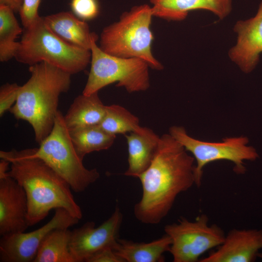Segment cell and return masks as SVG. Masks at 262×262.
Wrapping results in <instances>:
<instances>
[{
  "mask_svg": "<svg viewBox=\"0 0 262 262\" xmlns=\"http://www.w3.org/2000/svg\"><path fill=\"white\" fill-rule=\"evenodd\" d=\"M20 86L16 83H6L0 88V116H2L16 103Z\"/></svg>",
  "mask_w": 262,
  "mask_h": 262,
  "instance_id": "25",
  "label": "cell"
},
{
  "mask_svg": "<svg viewBox=\"0 0 262 262\" xmlns=\"http://www.w3.org/2000/svg\"><path fill=\"white\" fill-rule=\"evenodd\" d=\"M36 148L0 151V159L10 163L7 176L24 189L28 199V221L34 226L52 209L63 208L81 219L82 210L76 203L68 183L35 154Z\"/></svg>",
  "mask_w": 262,
  "mask_h": 262,
  "instance_id": "2",
  "label": "cell"
},
{
  "mask_svg": "<svg viewBox=\"0 0 262 262\" xmlns=\"http://www.w3.org/2000/svg\"><path fill=\"white\" fill-rule=\"evenodd\" d=\"M153 16L167 20L184 19L189 12L195 10L211 11L222 19L232 9V0H150Z\"/></svg>",
  "mask_w": 262,
  "mask_h": 262,
  "instance_id": "15",
  "label": "cell"
},
{
  "mask_svg": "<svg viewBox=\"0 0 262 262\" xmlns=\"http://www.w3.org/2000/svg\"><path fill=\"white\" fill-rule=\"evenodd\" d=\"M187 151L169 133L160 137L151 164L137 177L142 185V195L134 206L133 213L141 223H160L179 195L195 184V160Z\"/></svg>",
  "mask_w": 262,
  "mask_h": 262,
  "instance_id": "1",
  "label": "cell"
},
{
  "mask_svg": "<svg viewBox=\"0 0 262 262\" xmlns=\"http://www.w3.org/2000/svg\"><path fill=\"white\" fill-rule=\"evenodd\" d=\"M28 203L23 188L7 176L0 179V235L24 232L29 227Z\"/></svg>",
  "mask_w": 262,
  "mask_h": 262,
  "instance_id": "12",
  "label": "cell"
},
{
  "mask_svg": "<svg viewBox=\"0 0 262 262\" xmlns=\"http://www.w3.org/2000/svg\"><path fill=\"white\" fill-rule=\"evenodd\" d=\"M16 52L17 61L30 66L45 62L70 74L83 70L91 61V51L70 44L55 34L39 16L25 28Z\"/></svg>",
  "mask_w": 262,
  "mask_h": 262,
  "instance_id": "5",
  "label": "cell"
},
{
  "mask_svg": "<svg viewBox=\"0 0 262 262\" xmlns=\"http://www.w3.org/2000/svg\"><path fill=\"white\" fill-rule=\"evenodd\" d=\"M123 214L116 206L110 217L98 227L88 221L70 232L69 249L75 262H87L95 253L106 248H115L117 243Z\"/></svg>",
  "mask_w": 262,
  "mask_h": 262,
  "instance_id": "11",
  "label": "cell"
},
{
  "mask_svg": "<svg viewBox=\"0 0 262 262\" xmlns=\"http://www.w3.org/2000/svg\"><path fill=\"white\" fill-rule=\"evenodd\" d=\"M39 145V147L36 148L35 155L62 177L75 192L85 191L99 178L96 168L89 169L84 166L60 111L52 131Z\"/></svg>",
  "mask_w": 262,
  "mask_h": 262,
  "instance_id": "6",
  "label": "cell"
},
{
  "mask_svg": "<svg viewBox=\"0 0 262 262\" xmlns=\"http://www.w3.org/2000/svg\"><path fill=\"white\" fill-rule=\"evenodd\" d=\"M23 0H0V5L9 7L14 12H19Z\"/></svg>",
  "mask_w": 262,
  "mask_h": 262,
  "instance_id": "28",
  "label": "cell"
},
{
  "mask_svg": "<svg viewBox=\"0 0 262 262\" xmlns=\"http://www.w3.org/2000/svg\"><path fill=\"white\" fill-rule=\"evenodd\" d=\"M171 244L166 234L148 243L118 238L114 250L124 262H163L164 253L169 252Z\"/></svg>",
  "mask_w": 262,
  "mask_h": 262,
  "instance_id": "18",
  "label": "cell"
},
{
  "mask_svg": "<svg viewBox=\"0 0 262 262\" xmlns=\"http://www.w3.org/2000/svg\"><path fill=\"white\" fill-rule=\"evenodd\" d=\"M41 0H23L19 11L24 28L30 26L39 16L38 9Z\"/></svg>",
  "mask_w": 262,
  "mask_h": 262,
  "instance_id": "26",
  "label": "cell"
},
{
  "mask_svg": "<svg viewBox=\"0 0 262 262\" xmlns=\"http://www.w3.org/2000/svg\"><path fill=\"white\" fill-rule=\"evenodd\" d=\"M97 39L98 36L93 33L91 68L83 94L98 92L114 82L130 93L145 91L149 87V66L147 62L137 58H125L108 54L97 45Z\"/></svg>",
  "mask_w": 262,
  "mask_h": 262,
  "instance_id": "7",
  "label": "cell"
},
{
  "mask_svg": "<svg viewBox=\"0 0 262 262\" xmlns=\"http://www.w3.org/2000/svg\"><path fill=\"white\" fill-rule=\"evenodd\" d=\"M14 12L8 7L0 5V61L6 62L15 57L19 45L16 42L22 33Z\"/></svg>",
  "mask_w": 262,
  "mask_h": 262,
  "instance_id": "22",
  "label": "cell"
},
{
  "mask_svg": "<svg viewBox=\"0 0 262 262\" xmlns=\"http://www.w3.org/2000/svg\"><path fill=\"white\" fill-rule=\"evenodd\" d=\"M209 220L202 213L194 221L181 217L178 222L164 226L171 240L169 252L174 262H199L204 253L222 244L225 233L217 225H210Z\"/></svg>",
  "mask_w": 262,
  "mask_h": 262,
  "instance_id": "9",
  "label": "cell"
},
{
  "mask_svg": "<svg viewBox=\"0 0 262 262\" xmlns=\"http://www.w3.org/2000/svg\"><path fill=\"white\" fill-rule=\"evenodd\" d=\"M169 133L194 157L196 162L195 181L197 187L201 184L204 167L210 163L219 160L230 161L234 164V171L243 174L246 171L244 161H255L259 157L256 149L247 146L248 139L246 137L225 138L221 142L203 141L190 136L184 128L177 126L171 127Z\"/></svg>",
  "mask_w": 262,
  "mask_h": 262,
  "instance_id": "8",
  "label": "cell"
},
{
  "mask_svg": "<svg viewBox=\"0 0 262 262\" xmlns=\"http://www.w3.org/2000/svg\"><path fill=\"white\" fill-rule=\"evenodd\" d=\"M124 136L128 146L129 164L124 175L137 178L151 164L160 137L147 127H143L139 132H131Z\"/></svg>",
  "mask_w": 262,
  "mask_h": 262,
  "instance_id": "16",
  "label": "cell"
},
{
  "mask_svg": "<svg viewBox=\"0 0 262 262\" xmlns=\"http://www.w3.org/2000/svg\"><path fill=\"white\" fill-rule=\"evenodd\" d=\"M99 125L105 131L114 135L139 132L143 128L139 125L137 116L117 104L106 106L105 115Z\"/></svg>",
  "mask_w": 262,
  "mask_h": 262,
  "instance_id": "23",
  "label": "cell"
},
{
  "mask_svg": "<svg viewBox=\"0 0 262 262\" xmlns=\"http://www.w3.org/2000/svg\"><path fill=\"white\" fill-rule=\"evenodd\" d=\"M71 140L81 159L87 154L109 149L116 135L109 133L99 125L85 126L69 130Z\"/></svg>",
  "mask_w": 262,
  "mask_h": 262,
  "instance_id": "20",
  "label": "cell"
},
{
  "mask_svg": "<svg viewBox=\"0 0 262 262\" xmlns=\"http://www.w3.org/2000/svg\"><path fill=\"white\" fill-rule=\"evenodd\" d=\"M79 220L65 209L57 208L48 223L34 231L1 236L0 262H33L41 244L51 231L69 229Z\"/></svg>",
  "mask_w": 262,
  "mask_h": 262,
  "instance_id": "10",
  "label": "cell"
},
{
  "mask_svg": "<svg viewBox=\"0 0 262 262\" xmlns=\"http://www.w3.org/2000/svg\"><path fill=\"white\" fill-rule=\"evenodd\" d=\"M29 71L30 78L20 86L9 111L31 124L40 144L52 130L59 97L69 90L71 74L45 62L30 66Z\"/></svg>",
  "mask_w": 262,
  "mask_h": 262,
  "instance_id": "3",
  "label": "cell"
},
{
  "mask_svg": "<svg viewBox=\"0 0 262 262\" xmlns=\"http://www.w3.org/2000/svg\"><path fill=\"white\" fill-rule=\"evenodd\" d=\"M71 7L77 16L84 20L95 18L99 12L97 0H72Z\"/></svg>",
  "mask_w": 262,
  "mask_h": 262,
  "instance_id": "24",
  "label": "cell"
},
{
  "mask_svg": "<svg viewBox=\"0 0 262 262\" xmlns=\"http://www.w3.org/2000/svg\"><path fill=\"white\" fill-rule=\"evenodd\" d=\"M258 257L261 258L262 259V254L260 253V252L258 254Z\"/></svg>",
  "mask_w": 262,
  "mask_h": 262,
  "instance_id": "30",
  "label": "cell"
},
{
  "mask_svg": "<svg viewBox=\"0 0 262 262\" xmlns=\"http://www.w3.org/2000/svg\"><path fill=\"white\" fill-rule=\"evenodd\" d=\"M87 262H124L112 248H106L93 255Z\"/></svg>",
  "mask_w": 262,
  "mask_h": 262,
  "instance_id": "27",
  "label": "cell"
},
{
  "mask_svg": "<svg viewBox=\"0 0 262 262\" xmlns=\"http://www.w3.org/2000/svg\"><path fill=\"white\" fill-rule=\"evenodd\" d=\"M153 16L151 7L143 4L132 7L122 14L119 20L104 28L100 34V49L116 57L137 58L156 70L163 65L153 56L150 30Z\"/></svg>",
  "mask_w": 262,
  "mask_h": 262,
  "instance_id": "4",
  "label": "cell"
},
{
  "mask_svg": "<svg viewBox=\"0 0 262 262\" xmlns=\"http://www.w3.org/2000/svg\"><path fill=\"white\" fill-rule=\"evenodd\" d=\"M71 230L57 229L45 238L33 262H75L69 249Z\"/></svg>",
  "mask_w": 262,
  "mask_h": 262,
  "instance_id": "21",
  "label": "cell"
},
{
  "mask_svg": "<svg viewBox=\"0 0 262 262\" xmlns=\"http://www.w3.org/2000/svg\"><path fill=\"white\" fill-rule=\"evenodd\" d=\"M10 163L9 161L0 159V179L7 176L9 166Z\"/></svg>",
  "mask_w": 262,
  "mask_h": 262,
  "instance_id": "29",
  "label": "cell"
},
{
  "mask_svg": "<svg viewBox=\"0 0 262 262\" xmlns=\"http://www.w3.org/2000/svg\"><path fill=\"white\" fill-rule=\"evenodd\" d=\"M104 105L98 92L77 97L70 105L64 120L68 130L99 125L105 114Z\"/></svg>",
  "mask_w": 262,
  "mask_h": 262,
  "instance_id": "19",
  "label": "cell"
},
{
  "mask_svg": "<svg viewBox=\"0 0 262 262\" xmlns=\"http://www.w3.org/2000/svg\"><path fill=\"white\" fill-rule=\"evenodd\" d=\"M262 249V229H233L222 244L200 262H253Z\"/></svg>",
  "mask_w": 262,
  "mask_h": 262,
  "instance_id": "14",
  "label": "cell"
},
{
  "mask_svg": "<svg viewBox=\"0 0 262 262\" xmlns=\"http://www.w3.org/2000/svg\"><path fill=\"white\" fill-rule=\"evenodd\" d=\"M48 28L65 42L90 50L93 33L88 25L69 12H62L43 17Z\"/></svg>",
  "mask_w": 262,
  "mask_h": 262,
  "instance_id": "17",
  "label": "cell"
},
{
  "mask_svg": "<svg viewBox=\"0 0 262 262\" xmlns=\"http://www.w3.org/2000/svg\"><path fill=\"white\" fill-rule=\"evenodd\" d=\"M233 29L237 39L229 51V57L243 72L249 73L256 67L262 52V1L254 17L238 21Z\"/></svg>",
  "mask_w": 262,
  "mask_h": 262,
  "instance_id": "13",
  "label": "cell"
}]
</instances>
